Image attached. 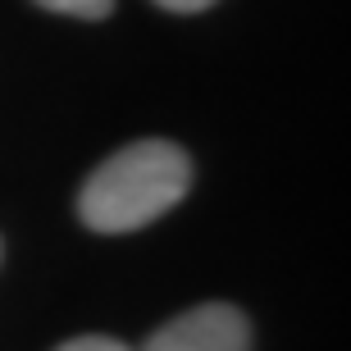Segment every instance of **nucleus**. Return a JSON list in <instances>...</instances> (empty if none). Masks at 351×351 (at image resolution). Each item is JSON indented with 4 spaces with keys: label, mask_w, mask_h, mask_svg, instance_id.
Here are the masks:
<instances>
[{
    "label": "nucleus",
    "mask_w": 351,
    "mask_h": 351,
    "mask_svg": "<svg viewBox=\"0 0 351 351\" xmlns=\"http://www.w3.org/2000/svg\"><path fill=\"white\" fill-rule=\"evenodd\" d=\"M41 10L51 14H69V19H110V10H114V0H37Z\"/></svg>",
    "instance_id": "3"
},
{
    "label": "nucleus",
    "mask_w": 351,
    "mask_h": 351,
    "mask_svg": "<svg viewBox=\"0 0 351 351\" xmlns=\"http://www.w3.org/2000/svg\"><path fill=\"white\" fill-rule=\"evenodd\" d=\"M142 351H251V324L228 301H206L160 324Z\"/></svg>",
    "instance_id": "2"
},
{
    "label": "nucleus",
    "mask_w": 351,
    "mask_h": 351,
    "mask_svg": "<svg viewBox=\"0 0 351 351\" xmlns=\"http://www.w3.org/2000/svg\"><path fill=\"white\" fill-rule=\"evenodd\" d=\"M160 10H169V14H201V10H210L215 0H156Z\"/></svg>",
    "instance_id": "5"
},
{
    "label": "nucleus",
    "mask_w": 351,
    "mask_h": 351,
    "mask_svg": "<svg viewBox=\"0 0 351 351\" xmlns=\"http://www.w3.org/2000/svg\"><path fill=\"white\" fill-rule=\"evenodd\" d=\"M192 187L187 151L165 137H146L101 160L78 192V215L91 233H132L169 215Z\"/></svg>",
    "instance_id": "1"
},
{
    "label": "nucleus",
    "mask_w": 351,
    "mask_h": 351,
    "mask_svg": "<svg viewBox=\"0 0 351 351\" xmlns=\"http://www.w3.org/2000/svg\"><path fill=\"white\" fill-rule=\"evenodd\" d=\"M55 351H137V347H128V342H119V338H101V333H91V338H69V342H60Z\"/></svg>",
    "instance_id": "4"
}]
</instances>
